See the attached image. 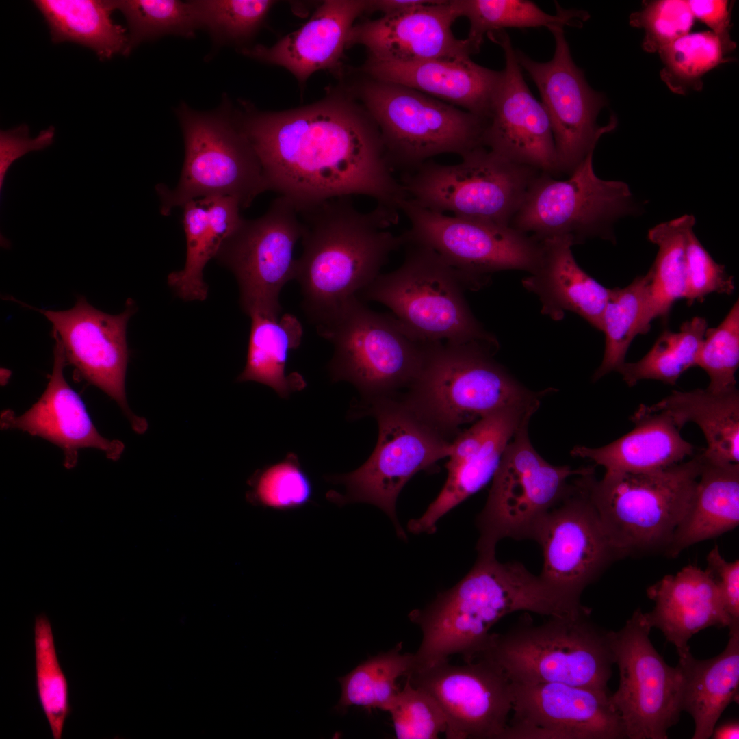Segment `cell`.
I'll return each instance as SVG.
<instances>
[{
	"label": "cell",
	"mask_w": 739,
	"mask_h": 739,
	"mask_svg": "<svg viewBox=\"0 0 739 739\" xmlns=\"http://www.w3.org/2000/svg\"><path fill=\"white\" fill-rule=\"evenodd\" d=\"M411 227L406 241L437 252L461 272L473 289L488 283L492 273L519 270L533 272L541 254V242L510 225L449 216L426 209L410 198L400 203Z\"/></svg>",
	"instance_id": "obj_17"
},
{
	"label": "cell",
	"mask_w": 739,
	"mask_h": 739,
	"mask_svg": "<svg viewBox=\"0 0 739 739\" xmlns=\"http://www.w3.org/2000/svg\"><path fill=\"white\" fill-rule=\"evenodd\" d=\"M694 20L686 0H658L649 2L633 21L645 30L644 48L659 51L689 34Z\"/></svg>",
	"instance_id": "obj_51"
},
{
	"label": "cell",
	"mask_w": 739,
	"mask_h": 739,
	"mask_svg": "<svg viewBox=\"0 0 739 739\" xmlns=\"http://www.w3.org/2000/svg\"><path fill=\"white\" fill-rule=\"evenodd\" d=\"M695 223L694 216L686 214L649 230L648 239L658 248L648 271L650 283L645 326L649 331L653 320L667 318L675 302L684 298L685 235L688 227Z\"/></svg>",
	"instance_id": "obj_37"
},
{
	"label": "cell",
	"mask_w": 739,
	"mask_h": 739,
	"mask_svg": "<svg viewBox=\"0 0 739 739\" xmlns=\"http://www.w3.org/2000/svg\"><path fill=\"white\" fill-rule=\"evenodd\" d=\"M368 1L327 0L299 29L272 47L244 48V55L289 70L300 83L315 72L338 66L355 20L367 11Z\"/></svg>",
	"instance_id": "obj_27"
},
{
	"label": "cell",
	"mask_w": 739,
	"mask_h": 739,
	"mask_svg": "<svg viewBox=\"0 0 739 739\" xmlns=\"http://www.w3.org/2000/svg\"><path fill=\"white\" fill-rule=\"evenodd\" d=\"M631 421L633 430L614 441L599 448L577 445L571 455L593 461L607 473H642L666 468L695 454L666 413L636 410Z\"/></svg>",
	"instance_id": "obj_31"
},
{
	"label": "cell",
	"mask_w": 739,
	"mask_h": 739,
	"mask_svg": "<svg viewBox=\"0 0 739 739\" xmlns=\"http://www.w3.org/2000/svg\"><path fill=\"white\" fill-rule=\"evenodd\" d=\"M387 712L398 739H435L446 729L445 715L436 700L413 686L408 677Z\"/></svg>",
	"instance_id": "obj_49"
},
{
	"label": "cell",
	"mask_w": 739,
	"mask_h": 739,
	"mask_svg": "<svg viewBox=\"0 0 739 739\" xmlns=\"http://www.w3.org/2000/svg\"><path fill=\"white\" fill-rule=\"evenodd\" d=\"M707 563L731 620L729 628L739 626V560L727 561L715 546L707 556Z\"/></svg>",
	"instance_id": "obj_53"
},
{
	"label": "cell",
	"mask_w": 739,
	"mask_h": 739,
	"mask_svg": "<svg viewBox=\"0 0 739 739\" xmlns=\"http://www.w3.org/2000/svg\"><path fill=\"white\" fill-rule=\"evenodd\" d=\"M647 593L655 606L646 612L652 627L660 629L673 643L679 656L690 651L688 640L709 627H729L718 586L710 572L688 565L675 575H668L649 587Z\"/></svg>",
	"instance_id": "obj_29"
},
{
	"label": "cell",
	"mask_w": 739,
	"mask_h": 739,
	"mask_svg": "<svg viewBox=\"0 0 739 739\" xmlns=\"http://www.w3.org/2000/svg\"><path fill=\"white\" fill-rule=\"evenodd\" d=\"M34 631L38 697L53 738L60 739L70 710L68 684L58 660L51 622L44 613L36 617Z\"/></svg>",
	"instance_id": "obj_44"
},
{
	"label": "cell",
	"mask_w": 739,
	"mask_h": 739,
	"mask_svg": "<svg viewBox=\"0 0 739 739\" xmlns=\"http://www.w3.org/2000/svg\"><path fill=\"white\" fill-rule=\"evenodd\" d=\"M498 349L480 343H432L402 400L445 437L504 407L541 401L554 389L532 391L493 359Z\"/></svg>",
	"instance_id": "obj_4"
},
{
	"label": "cell",
	"mask_w": 739,
	"mask_h": 739,
	"mask_svg": "<svg viewBox=\"0 0 739 739\" xmlns=\"http://www.w3.org/2000/svg\"><path fill=\"white\" fill-rule=\"evenodd\" d=\"M593 155L589 153L566 180L540 172L510 226L539 241L569 237L576 244L593 237L612 239V224L628 213L632 194L624 182L598 177Z\"/></svg>",
	"instance_id": "obj_14"
},
{
	"label": "cell",
	"mask_w": 739,
	"mask_h": 739,
	"mask_svg": "<svg viewBox=\"0 0 739 739\" xmlns=\"http://www.w3.org/2000/svg\"><path fill=\"white\" fill-rule=\"evenodd\" d=\"M237 112L260 161L265 192L287 198L298 212L354 195L398 211L408 198L393 175L377 124L350 96L335 91L302 107Z\"/></svg>",
	"instance_id": "obj_1"
},
{
	"label": "cell",
	"mask_w": 739,
	"mask_h": 739,
	"mask_svg": "<svg viewBox=\"0 0 739 739\" xmlns=\"http://www.w3.org/2000/svg\"><path fill=\"white\" fill-rule=\"evenodd\" d=\"M250 502L277 510L301 508L310 502L312 482L297 455L289 452L282 461L265 467L250 478Z\"/></svg>",
	"instance_id": "obj_45"
},
{
	"label": "cell",
	"mask_w": 739,
	"mask_h": 739,
	"mask_svg": "<svg viewBox=\"0 0 739 739\" xmlns=\"http://www.w3.org/2000/svg\"><path fill=\"white\" fill-rule=\"evenodd\" d=\"M512 684L503 739H623L610 693L562 683Z\"/></svg>",
	"instance_id": "obj_22"
},
{
	"label": "cell",
	"mask_w": 739,
	"mask_h": 739,
	"mask_svg": "<svg viewBox=\"0 0 739 739\" xmlns=\"http://www.w3.org/2000/svg\"><path fill=\"white\" fill-rule=\"evenodd\" d=\"M459 17L456 0H439L413 11L354 25L347 47L362 45L368 57L397 62L470 56L474 52L467 40L458 39L452 32V25Z\"/></svg>",
	"instance_id": "obj_25"
},
{
	"label": "cell",
	"mask_w": 739,
	"mask_h": 739,
	"mask_svg": "<svg viewBox=\"0 0 739 739\" xmlns=\"http://www.w3.org/2000/svg\"><path fill=\"white\" fill-rule=\"evenodd\" d=\"M738 523L739 463L711 462L702 455L693 500L664 552L675 558L686 548Z\"/></svg>",
	"instance_id": "obj_34"
},
{
	"label": "cell",
	"mask_w": 739,
	"mask_h": 739,
	"mask_svg": "<svg viewBox=\"0 0 739 739\" xmlns=\"http://www.w3.org/2000/svg\"><path fill=\"white\" fill-rule=\"evenodd\" d=\"M701 451L666 468L642 473H607L594 467L580 475L612 544L621 557L665 552L693 500Z\"/></svg>",
	"instance_id": "obj_6"
},
{
	"label": "cell",
	"mask_w": 739,
	"mask_h": 739,
	"mask_svg": "<svg viewBox=\"0 0 739 739\" xmlns=\"http://www.w3.org/2000/svg\"><path fill=\"white\" fill-rule=\"evenodd\" d=\"M454 165L426 161L402 174L408 198L430 211L510 225L539 170L477 147Z\"/></svg>",
	"instance_id": "obj_12"
},
{
	"label": "cell",
	"mask_w": 739,
	"mask_h": 739,
	"mask_svg": "<svg viewBox=\"0 0 739 739\" xmlns=\"http://www.w3.org/2000/svg\"><path fill=\"white\" fill-rule=\"evenodd\" d=\"M302 231L293 203L278 196L262 216L244 218L222 242L214 259L235 276L240 304L248 315L279 317L280 292L295 278L294 252Z\"/></svg>",
	"instance_id": "obj_15"
},
{
	"label": "cell",
	"mask_w": 739,
	"mask_h": 739,
	"mask_svg": "<svg viewBox=\"0 0 739 739\" xmlns=\"http://www.w3.org/2000/svg\"><path fill=\"white\" fill-rule=\"evenodd\" d=\"M645 613L636 610L619 631H610L617 690L610 701L619 714L627 738L666 739L680 718L682 677L653 646Z\"/></svg>",
	"instance_id": "obj_16"
},
{
	"label": "cell",
	"mask_w": 739,
	"mask_h": 739,
	"mask_svg": "<svg viewBox=\"0 0 739 739\" xmlns=\"http://www.w3.org/2000/svg\"><path fill=\"white\" fill-rule=\"evenodd\" d=\"M55 134V129L50 126L40 132L36 138L29 136V129L26 125L0 133V187L1 188L5 175L10 165L25 154L34 151L42 150L50 146Z\"/></svg>",
	"instance_id": "obj_52"
},
{
	"label": "cell",
	"mask_w": 739,
	"mask_h": 739,
	"mask_svg": "<svg viewBox=\"0 0 739 739\" xmlns=\"http://www.w3.org/2000/svg\"><path fill=\"white\" fill-rule=\"evenodd\" d=\"M439 0H373L368 1L367 11H380L383 15L398 14L437 3Z\"/></svg>",
	"instance_id": "obj_55"
},
{
	"label": "cell",
	"mask_w": 739,
	"mask_h": 739,
	"mask_svg": "<svg viewBox=\"0 0 739 739\" xmlns=\"http://www.w3.org/2000/svg\"><path fill=\"white\" fill-rule=\"evenodd\" d=\"M363 70L372 79L411 88L485 119L502 73L470 56L412 62L368 57Z\"/></svg>",
	"instance_id": "obj_28"
},
{
	"label": "cell",
	"mask_w": 739,
	"mask_h": 739,
	"mask_svg": "<svg viewBox=\"0 0 739 739\" xmlns=\"http://www.w3.org/2000/svg\"><path fill=\"white\" fill-rule=\"evenodd\" d=\"M193 1L200 28L206 29L213 40L220 44L239 43L249 39L275 3L270 0Z\"/></svg>",
	"instance_id": "obj_46"
},
{
	"label": "cell",
	"mask_w": 739,
	"mask_h": 739,
	"mask_svg": "<svg viewBox=\"0 0 739 739\" xmlns=\"http://www.w3.org/2000/svg\"><path fill=\"white\" fill-rule=\"evenodd\" d=\"M114 4L128 26L126 55L144 42L168 35L191 38L200 28L193 1L118 0Z\"/></svg>",
	"instance_id": "obj_43"
},
{
	"label": "cell",
	"mask_w": 739,
	"mask_h": 739,
	"mask_svg": "<svg viewBox=\"0 0 739 739\" xmlns=\"http://www.w3.org/2000/svg\"><path fill=\"white\" fill-rule=\"evenodd\" d=\"M533 540L543 553L541 578L578 599L586 587L621 558L607 535L580 475L575 476L569 493L540 523Z\"/></svg>",
	"instance_id": "obj_19"
},
{
	"label": "cell",
	"mask_w": 739,
	"mask_h": 739,
	"mask_svg": "<svg viewBox=\"0 0 739 739\" xmlns=\"http://www.w3.org/2000/svg\"><path fill=\"white\" fill-rule=\"evenodd\" d=\"M461 17L469 22L465 38L474 53H477L485 35L508 27L528 28L555 26H578L585 14L565 10L558 3L556 15L543 11L534 2L523 0H456Z\"/></svg>",
	"instance_id": "obj_40"
},
{
	"label": "cell",
	"mask_w": 739,
	"mask_h": 739,
	"mask_svg": "<svg viewBox=\"0 0 739 739\" xmlns=\"http://www.w3.org/2000/svg\"><path fill=\"white\" fill-rule=\"evenodd\" d=\"M711 738L714 739L739 738L738 721H729L718 727L717 728H714Z\"/></svg>",
	"instance_id": "obj_56"
},
{
	"label": "cell",
	"mask_w": 739,
	"mask_h": 739,
	"mask_svg": "<svg viewBox=\"0 0 739 739\" xmlns=\"http://www.w3.org/2000/svg\"><path fill=\"white\" fill-rule=\"evenodd\" d=\"M665 65L664 81L691 86L702 75L723 62L721 44L711 31L687 34L659 50Z\"/></svg>",
	"instance_id": "obj_48"
},
{
	"label": "cell",
	"mask_w": 739,
	"mask_h": 739,
	"mask_svg": "<svg viewBox=\"0 0 739 739\" xmlns=\"http://www.w3.org/2000/svg\"><path fill=\"white\" fill-rule=\"evenodd\" d=\"M317 328L333 345L328 363L332 381L351 383L360 400L406 390L419 374L432 343L419 339L393 315L370 309L358 296Z\"/></svg>",
	"instance_id": "obj_10"
},
{
	"label": "cell",
	"mask_w": 739,
	"mask_h": 739,
	"mask_svg": "<svg viewBox=\"0 0 739 739\" xmlns=\"http://www.w3.org/2000/svg\"><path fill=\"white\" fill-rule=\"evenodd\" d=\"M541 254L523 286L538 296L542 313L560 320L573 312L601 331L602 316L610 296L606 288L586 272L572 252L573 241L557 237L540 241Z\"/></svg>",
	"instance_id": "obj_30"
},
{
	"label": "cell",
	"mask_w": 739,
	"mask_h": 739,
	"mask_svg": "<svg viewBox=\"0 0 739 739\" xmlns=\"http://www.w3.org/2000/svg\"><path fill=\"white\" fill-rule=\"evenodd\" d=\"M357 95L377 124L387 159L403 174L443 153L461 156L484 146L487 119L423 92L374 79Z\"/></svg>",
	"instance_id": "obj_11"
},
{
	"label": "cell",
	"mask_w": 739,
	"mask_h": 739,
	"mask_svg": "<svg viewBox=\"0 0 739 739\" xmlns=\"http://www.w3.org/2000/svg\"><path fill=\"white\" fill-rule=\"evenodd\" d=\"M54 362L47 386L38 400L21 415L3 410L0 415L2 430L17 429L40 437L58 446L64 453V467L74 468L78 451L93 448L106 457L117 461L125 445L116 439H108L97 431L80 396L66 382L64 368L66 364L63 346L55 335Z\"/></svg>",
	"instance_id": "obj_26"
},
{
	"label": "cell",
	"mask_w": 739,
	"mask_h": 739,
	"mask_svg": "<svg viewBox=\"0 0 739 739\" xmlns=\"http://www.w3.org/2000/svg\"><path fill=\"white\" fill-rule=\"evenodd\" d=\"M729 629L727 645L716 657L698 660L690 651L679 656L681 707L695 721L693 739L711 738L723 711L738 700L739 626Z\"/></svg>",
	"instance_id": "obj_32"
},
{
	"label": "cell",
	"mask_w": 739,
	"mask_h": 739,
	"mask_svg": "<svg viewBox=\"0 0 739 739\" xmlns=\"http://www.w3.org/2000/svg\"><path fill=\"white\" fill-rule=\"evenodd\" d=\"M696 366L708 374V390L719 393L736 388V372L739 366L738 300L718 326L706 329Z\"/></svg>",
	"instance_id": "obj_47"
},
{
	"label": "cell",
	"mask_w": 739,
	"mask_h": 739,
	"mask_svg": "<svg viewBox=\"0 0 739 739\" xmlns=\"http://www.w3.org/2000/svg\"><path fill=\"white\" fill-rule=\"evenodd\" d=\"M549 30L555 41L549 61H535L516 49L515 54L541 94L551 123L560 172L570 174L593 152L600 137L616 127L617 119L612 116L605 126L597 124L606 105L605 96L589 86L583 70L574 63L563 27Z\"/></svg>",
	"instance_id": "obj_18"
},
{
	"label": "cell",
	"mask_w": 739,
	"mask_h": 739,
	"mask_svg": "<svg viewBox=\"0 0 739 739\" xmlns=\"http://www.w3.org/2000/svg\"><path fill=\"white\" fill-rule=\"evenodd\" d=\"M407 677L440 706L446 738H504L512 711V684L492 662L479 657L459 666L448 660Z\"/></svg>",
	"instance_id": "obj_20"
},
{
	"label": "cell",
	"mask_w": 739,
	"mask_h": 739,
	"mask_svg": "<svg viewBox=\"0 0 739 739\" xmlns=\"http://www.w3.org/2000/svg\"><path fill=\"white\" fill-rule=\"evenodd\" d=\"M690 225L686 231L685 294L690 306L695 301H703L710 294L731 295L735 289L734 278L725 266L716 263L696 237Z\"/></svg>",
	"instance_id": "obj_50"
},
{
	"label": "cell",
	"mask_w": 739,
	"mask_h": 739,
	"mask_svg": "<svg viewBox=\"0 0 739 739\" xmlns=\"http://www.w3.org/2000/svg\"><path fill=\"white\" fill-rule=\"evenodd\" d=\"M402 643L386 652L370 657L339 678L341 695L339 710L359 706L388 711L400 690L396 682L410 675L416 667L415 653H402Z\"/></svg>",
	"instance_id": "obj_39"
},
{
	"label": "cell",
	"mask_w": 739,
	"mask_h": 739,
	"mask_svg": "<svg viewBox=\"0 0 739 739\" xmlns=\"http://www.w3.org/2000/svg\"><path fill=\"white\" fill-rule=\"evenodd\" d=\"M590 612L549 617L541 624L525 617L504 633H491L477 658L494 663L513 683H562L609 692L614 664L610 631L592 622Z\"/></svg>",
	"instance_id": "obj_5"
},
{
	"label": "cell",
	"mask_w": 739,
	"mask_h": 739,
	"mask_svg": "<svg viewBox=\"0 0 739 739\" xmlns=\"http://www.w3.org/2000/svg\"><path fill=\"white\" fill-rule=\"evenodd\" d=\"M182 224L186 239V259L183 269L168 276V286L185 301H203L208 287L203 270L215 258L224 237L211 224L206 206L200 199L183 207Z\"/></svg>",
	"instance_id": "obj_42"
},
{
	"label": "cell",
	"mask_w": 739,
	"mask_h": 739,
	"mask_svg": "<svg viewBox=\"0 0 739 739\" xmlns=\"http://www.w3.org/2000/svg\"><path fill=\"white\" fill-rule=\"evenodd\" d=\"M694 18L705 24L718 39L724 53L735 48L729 34V1L725 0L687 1Z\"/></svg>",
	"instance_id": "obj_54"
},
{
	"label": "cell",
	"mask_w": 739,
	"mask_h": 739,
	"mask_svg": "<svg viewBox=\"0 0 739 739\" xmlns=\"http://www.w3.org/2000/svg\"><path fill=\"white\" fill-rule=\"evenodd\" d=\"M367 415L378 425L376 448L356 470L326 478L345 489L343 493L330 491L326 497L339 506L361 502L377 506L391 519L398 537L405 540L396 515L398 496L416 473L448 456L452 441L422 418L400 394L359 400L352 406L351 418Z\"/></svg>",
	"instance_id": "obj_7"
},
{
	"label": "cell",
	"mask_w": 739,
	"mask_h": 739,
	"mask_svg": "<svg viewBox=\"0 0 739 739\" xmlns=\"http://www.w3.org/2000/svg\"><path fill=\"white\" fill-rule=\"evenodd\" d=\"M649 283L650 274L647 272L625 287L610 289L602 316L604 353L600 365L593 376V381L611 372H617L625 362L626 354L634 337L649 332L645 317Z\"/></svg>",
	"instance_id": "obj_38"
},
{
	"label": "cell",
	"mask_w": 739,
	"mask_h": 739,
	"mask_svg": "<svg viewBox=\"0 0 739 739\" xmlns=\"http://www.w3.org/2000/svg\"><path fill=\"white\" fill-rule=\"evenodd\" d=\"M582 608L580 599L552 586L521 562H500L495 553L478 554L461 581L409 614L422 632L415 669L454 654L461 655L465 662L475 660L487 647L491 627L513 612L565 617Z\"/></svg>",
	"instance_id": "obj_2"
},
{
	"label": "cell",
	"mask_w": 739,
	"mask_h": 739,
	"mask_svg": "<svg viewBox=\"0 0 739 739\" xmlns=\"http://www.w3.org/2000/svg\"><path fill=\"white\" fill-rule=\"evenodd\" d=\"M487 36L502 49L505 67L491 101L483 146L513 162L560 174L548 115L524 80L508 34L502 30Z\"/></svg>",
	"instance_id": "obj_23"
},
{
	"label": "cell",
	"mask_w": 739,
	"mask_h": 739,
	"mask_svg": "<svg viewBox=\"0 0 739 739\" xmlns=\"http://www.w3.org/2000/svg\"><path fill=\"white\" fill-rule=\"evenodd\" d=\"M707 328L706 320L696 316L684 322L678 332L665 330L642 359L625 361L617 372L629 387L643 380L674 385L686 371L696 366Z\"/></svg>",
	"instance_id": "obj_41"
},
{
	"label": "cell",
	"mask_w": 739,
	"mask_h": 739,
	"mask_svg": "<svg viewBox=\"0 0 739 739\" xmlns=\"http://www.w3.org/2000/svg\"><path fill=\"white\" fill-rule=\"evenodd\" d=\"M528 424H523L508 443L477 517L478 554L495 553L497 543L506 538L533 540L544 517L569 493V478L590 467L548 463L533 447Z\"/></svg>",
	"instance_id": "obj_13"
},
{
	"label": "cell",
	"mask_w": 739,
	"mask_h": 739,
	"mask_svg": "<svg viewBox=\"0 0 739 739\" xmlns=\"http://www.w3.org/2000/svg\"><path fill=\"white\" fill-rule=\"evenodd\" d=\"M402 264L380 274L363 289V298L387 307L409 330L423 341L480 343L499 347L471 313L464 297L471 289L467 278L437 252L406 241Z\"/></svg>",
	"instance_id": "obj_8"
},
{
	"label": "cell",
	"mask_w": 739,
	"mask_h": 739,
	"mask_svg": "<svg viewBox=\"0 0 739 739\" xmlns=\"http://www.w3.org/2000/svg\"><path fill=\"white\" fill-rule=\"evenodd\" d=\"M539 405L540 401L510 405L462 430L451 443L445 484L423 515L409 522V531L435 532L442 516L482 489L493 478L509 441Z\"/></svg>",
	"instance_id": "obj_24"
},
{
	"label": "cell",
	"mask_w": 739,
	"mask_h": 739,
	"mask_svg": "<svg viewBox=\"0 0 739 739\" xmlns=\"http://www.w3.org/2000/svg\"><path fill=\"white\" fill-rule=\"evenodd\" d=\"M246 363L237 382L265 385L282 398L304 389L306 382L297 372L287 373L289 352L300 345L302 326L298 318L285 313L278 318L252 315Z\"/></svg>",
	"instance_id": "obj_36"
},
{
	"label": "cell",
	"mask_w": 739,
	"mask_h": 739,
	"mask_svg": "<svg viewBox=\"0 0 739 739\" xmlns=\"http://www.w3.org/2000/svg\"><path fill=\"white\" fill-rule=\"evenodd\" d=\"M54 43L70 42L88 47L101 60L126 55L127 30L112 17L114 1L36 0Z\"/></svg>",
	"instance_id": "obj_35"
},
{
	"label": "cell",
	"mask_w": 739,
	"mask_h": 739,
	"mask_svg": "<svg viewBox=\"0 0 739 739\" xmlns=\"http://www.w3.org/2000/svg\"><path fill=\"white\" fill-rule=\"evenodd\" d=\"M183 132L185 157L180 179L170 189L155 186L160 212L210 196L236 199L249 207L265 192L260 161L227 102L212 112H198L185 103L176 111Z\"/></svg>",
	"instance_id": "obj_9"
},
{
	"label": "cell",
	"mask_w": 739,
	"mask_h": 739,
	"mask_svg": "<svg viewBox=\"0 0 739 739\" xmlns=\"http://www.w3.org/2000/svg\"><path fill=\"white\" fill-rule=\"evenodd\" d=\"M637 411L662 412L681 429L692 422L701 430L707 442L703 458L719 463H739V391L737 388L712 392L708 389L673 391L651 405L641 404Z\"/></svg>",
	"instance_id": "obj_33"
},
{
	"label": "cell",
	"mask_w": 739,
	"mask_h": 739,
	"mask_svg": "<svg viewBox=\"0 0 739 739\" xmlns=\"http://www.w3.org/2000/svg\"><path fill=\"white\" fill-rule=\"evenodd\" d=\"M398 211L376 205L363 212L352 196L330 198L302 210V252L295 278L302 307L317 326L335 317L379 274L391 253L404 244L387 229Z\"/></svg>",
	"instance_id": "obj_3"
},
{
	"label": "cell",
	"mask_w": 739,
	"mask_h": 739,
	"mask_svg": "<svg viewBox=\"0 0 739 739\" xmlns=\"http://www.w3.org/2000/svg\"><path fill=\"white\" fill-rule=\"evenodd\" d=\"M51 322L64 351L66 361L75 367L79 378L96 386L115 400L132 429L144 433L146 420L130 409L125 393L129 359L127 324L135 313L132 300L118 315L103 313L81 297L66 311L40 310Z\"/></svg>",
	"instance_id": "obj_21"
}]
</instances>
